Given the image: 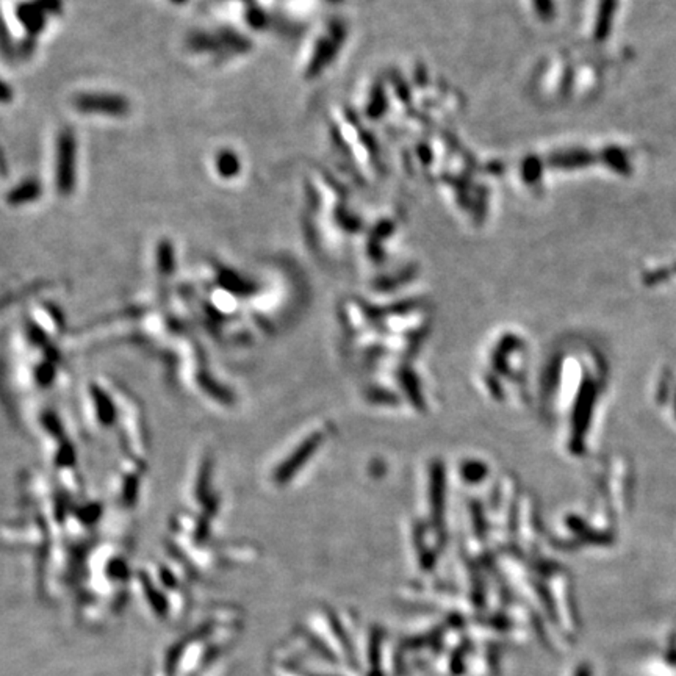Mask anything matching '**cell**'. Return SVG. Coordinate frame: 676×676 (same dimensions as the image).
<instances>
[{
	"mask_svg": "<svg viewBox=\"0 0 676 676\" xmlns=\"http://www.w3.org/2000/svg\"><path fill=\"white\" fill-rule=\"evenodd\" d=\"M74 105L77 110L90 114L124 116L129 112V102H127V99L116 96V94L85 93L74 99Z\"/></svg>",
	"mask_w": 676,
	"mask_h": 676,
	"instance_id": "7a4b0ae2",
	"label": "cell"
},
{
	"mask_svg": "<svg viewBox=\"0 0 676 676\" xmlns=\"http://www.w3.org/2000/svg\"><path fill=\"white\" fill-rule=\"evenodd\" d=\"M19 19L22 21V24L29 27L32 32H40L44 27V16L41 13V10H36L35 5H24L19 10Z\"/></svg>",
	"mask_w": 676,
	"mask_h": 676,
	"instance_id": "52a82bcc",
	"label": "cell"
},
{
	"mask_svg": "<svg viewBox=\"0 0 676 676\" xmlns=\"http://www.w3.org/2000/svg\"><path fill=\"white\" fill-rule=\"evenodd\" d=\"M40 193H41V188H40V185L36 184V182H24L22 185L16 186L14 191L10 193L8 202L13 204V205L30 202V201H33V199H36L38 196H40Z\"/></svg>",
	"mask_w": 676,
	"mask_h": 676,
	"instance_id": "8992f818",
	"label": "cell"
},
{
	"mask_svg": "<svg viewBox=\"0 0 676 676\" xmlns=\"http://www.w3.org/2000/svg\"><path fill=\"white\" fill-rule=\"evenodd\" d=\"M617 3L618 0H600L596 21H595V33H594L596 41H605L609 35V32H611L615 10H617Z\"/></svg>",
	"mask_w": 676,
	"mask_h": 676,
	"instance_id": "277c9868",
	"label": "cell"
},
{
	"mask_svg": "<svg viewBox=\"0 0 676 676\" xmlns=\"http://www.w3.org/2000/svg\"><path fill=\"white\" fill-rule=\"evenodd\" d=\"M238 160L232 152H223L218 157V171L223 177H232L238 169Z\"/></svg>",
	"mask_w": 676,
	"mask_h": 676,
	"instance_id": "ba28073f",
	"label": "cell"
},
{
	"mask_svg": "<svg viewBox=\"0 0 676 676\" xmlns=\"http://www.w3.org/2000/svg\"><path fill=\"white\" fill-rule=\"evenodd\" d=\"M10 97H11V91L8 90V86L0 82V101H8Z\"/></svg>",
	"mask_w": 676,
	"mask_h": 676,
	"instance_id": "9c48e42d",
	"label": "cell"
},
{
	"mask_svg": "<svg viewBox=\"0 0 676 676\" xmlns=\"http://www.w3.org/2000/svg\"><path fill=\"white\" fill-rule=\"evenodd\" d=\"M75 151L74 135L68 130L62 132L57 146V190L60 195H69L74 186Z\"/></svg>",
	"mask_w": 676,
	"mask_h": 676,
	"instance_id": "6da1fadb",
	"label": "cell"
},
{
	"mask_svg": "<svg viewBox=\"0 0 676 676\" xmlns=\"http://www.w3.org/2000/svg\"><path fill=\"white\" fill-rule=\"evenodd\" d=\"M600 158L607 168H611L620 176H629L633 173V166H631V160L628 157V154L617 146H607L605 151L601 152Z\"/></svg>",
	"mask_w": 676,
	"mask_h": 676,
	"instance_id": "5b68a950",
	"label": "cell"
},
{
	"mask_svg": "<svg viewBox=\"0 0 676 676\" xmlns=\"http://www.w3.org/2000/svg\"><path fill=\"white\" fill-rule=\"evenodd\" d=\"M596 162L595 154L586 149H570L567 152H557L550 157V165L559 169H578L586 168Z\"/></svg>",
	"mask_w": 676,
	"mask_h": 676,
	"instance_id": "3957f363",
	"label": "cell"
}]
</instances>
